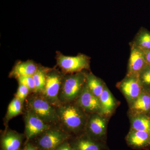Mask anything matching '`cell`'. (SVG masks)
Segmentation results:
<instances>
[{
    "label": "cell",
    "instance_id": "23",
    "mask_svg": "<svg viewBox=\"0 0 150 150\" xmlns=\"http://www.w3.org/2000/svg\"><path fill=\"white\" fill-rule=\"evenodd\" d=\"M139 78L144 90L150 91V65L143 70Z\"/></svg>",
    "mask_w": 150,
    "mask_h": 150
},
{
    "label": "cell",
    "instance_id": "24",
    "mask_svg": "<svg viewBox=\"0 0 150 150\" xmlns=\"http://www.w3.org/2000/svg\"><path fill=\"white\" fill-rule=\"evenodd\" d=\"M18 84H22L29 89L30 93H34L35 91V85L32 76L20 77L16 79Z\"/></svg>",
    "mask_w": 150,
    "mask_h": 150
},
{
    "label": "cell",
    "instance_id": "19",
    "mask_svg": "<svg viewBox=\"0 0 150 150\" xmlns=\"http://www.w3.org/2000/svg\"><path fill=\"white\" fill-rule=\"evenodd\" d=\"M130 117L131 129L150 133V118L147 115L139 114L130 115Z\"/></svg>",
    "mask_w": 150,
    "mask_h": 150
},
{
    "label": "cell",
    "instance_id": "15",
    "mask_svg": "<svg viewBox=\"0 0 150 150\" xmlns=\"http://www.w3.org/2000/svg\"><path fill=\"white\" fill-rule=\"evenodd\" d=\"M150 110V91L144 90L139 97L130 105V115H146Z\"/></svg>",
    "mask_w": 150,
    "mask_h": 150
},
{
    "label": "cell",
    "instance_id": "4",
    "mask_svg": "<svg viewBox=\"0 0 150 150\" xmlns=\"http://www.w3.org/2000/svg\"><path fill=\"white\" fill-rule=\"evenodd\" d=\"M72 137L59 125H54L30 142L39 150H55L61 144Z\"/></svg>",
    "mask_w": 150,
    "mask_h": 150
},
{
    "label": "cell",
    "instance_id": "1",
    "mask_svg": "<svg viewBox=\"0 0 150 150\" xmlns=\"http://www.w3.org/2000/svg\"><path fill=\"white\" fill-rule=\"evenodd\" d=\"M58 125L72 137L84 133L89 114L77 104L76 101L56 106Z\"/></svg>",
    "mask_w": 150,
    "mask_h": 150
},
{
    "label": "cell",
    "instance_id": "22",
    "mask_svg": "<svg viewBox=\"0 0 150 150\" xmlns=\"http://www.w3.org/2000/svg\"><path fill=\"white\" fill-rule=\"evenodd\" d=\"M50 68L38 65L36 71L32 76L35 85L34 93L40 94L43 91L46 84V75Z\"/></svg>",
    "mask_w": 150,
    "mask_h": 150
},
{
    "label": "cell",
    "instance_id": "13",
    "mask_svg": "<svg viewBox=\"0 0 150 150\" xmlns=\"http://www.w3.org/2000/svg\"><path fill=\"white\" fill-rule=\"evenodd\" d=\"M25 138L24 134L6 128L1 136V150H21Z\"/></svg>",
    "mask_w": 150,
    "mask_h": 150
},
{
    "label": "cell",
    "instance_id": "8",
    "mask_svg": "<svg viewBox=\"0 0 150 150\" xmlns=\"http://www.w3.org/2000/svg\"><path fill=\"white\" fill-rule=\"evenodd\" d=\"M23 117L25 137L24 144L31 141L52 126L46 124L33 112L27 109H25Z\"/></svg>",
    "mask_w": 150,
    "mask_h": 150
},
{
    "label": "cell",
    "instance_id": "3",
    "mask_svg": "<svg viewBox=\"0 0 150 150\" xmlns=\"http://www.w3.org/2000/svg\"><path fill=\"white\" fill-rule=\"evenodd\" d=\"M25 103V109L33 112L46 124L58 125L56 107L40 95L30 94Z\"/></svg>",
    "mask_w": 150,
    "mask_h": 150
},
{
    "label": "cell",
    "instance_id": "21",
    "mask_svg": "<svg viewBox=\"0 0 150 150\" xmlns=\"http://www.w3.org/2000/svg\"><path fill=\"white\" fill-rule=\"evenodd\" d=\"M23 104L15 97L9 104L7 111L4 118V123L6 128H8V123L12 118L20 115L23 111Z\"/></svg>",
    "mask_w": 150,
    "mask_h": 150
},
{
    "label": "cell",
    "instance_id": "27",
    "mask_svg": "<svg viewBox=\"0 0 150 150\" xmlns=\"http://www.w3.org/2000/svg\"><path fill=\"white\" fill-rule=\"evenodd\" d=\"M21 150H39L30 142L24 144V147Z\"/></svg>",
    "mask_w": 150,
    "mask_h": 150
},
{
    "label": "cell",
    "instance_id": "14",
    "mask_svg": "<svg viewBox=\"0 0 150 150\" xmlns=\"http://www.w3.org/2000/svg\"><path fill=\"white\" fill-rule=\"evenodd\" d=\"M127 145L137 150H149L150 149V133L146 131L130 129L126 137Z\"/></svg>",
    "mask_w": 150,
    "mask_h": 150
},
{
    "label": "cell",
    "instance_id": "20",
    "mask_svg": "<svg viewBox=\"0 0 150 150\" xmlns=\"http://www.w3.org/2000/svg\"><path fill=\"white\" fill-rule=\"evenodd\" d=\"M131 43L142 51L150 50V31L142 28Z\"/></svg>",
    "mask_w": 150,
    "mask_h": 150
},
{
    "label": "cell",
    "instance_id": "9",
    "mask_svg": "<svg viewBox=\"0 0 150 150\" xmlns=\"http://www.w3.org/2000/svg\"><path fill=\"white\" fill-rule=\"evenodd\" d=\"M117 87L123 93L129 105L133 103L144 90L139 78L127 75L118 83Z\"/></svg>",
    "mask_w": 150,
    "mask_h": 150
},
{
    "label": "cell",
    "instance_id": "2",
    "mask_svg": "<svg viewBox=\"0 0 150 150\" xmlns=\"http://www.w3.org/2000/svg\"><path fill=\"white\" fill-rule=\"evenodd\" d=\"M86 76L87 73L84 71L65 74L59 95L61 104L77 99L86 85Z\"/></svg>",
    "mask_w": 150,
    "mask_h": 150
},
{
    "label": "cell",
    "instance_id": "7",
    "mask_svg": "<svg viewBox=\"0 0 150 150\" xmlns=\"http://www.w3.org/2000/svg\"><path fill=\"white\" fill-rule=\"evenodd\" d=\"M107 120L101 113L89 114L84 133L92 139L105 142L107 134Z\"/></svg>",
    "mask_w": 150,
    "mask_h": 150
},
{
    "label": "cell",
    "instance_id": "17",
    "mask_svg": "<svg viewBox=\"0 0 150 150\" xmlns=\"http://www.w3.org/2000/svg\"><path fill=\"white\" fill-rule=\"evenodd\" d=\"M99 99L101 108L100 113L105 117H109L115 110L116 103L106 85Z\"/></svg>",
    "mask_w": 150,
    "mask_h": 150
},
{
    "label": "cell",
    "instance_id": "12",
    "mask_svg": "<svg viewBox=\"0 0 150 150\" xmlns=\"http://www.w3.org/2000/svg\"><path fill=\"white\" fill-rule=\"evenodd\" d=\"M76 102L89 115L92 113H101V105L99 98L90 91L86 84Z\"/></svg>",
    "mask_w": 150,
    "mask_h": 150
},
{
    "label": "cell",
    "instance_id": "11",
    "mask_svg": "<svg viewBox=\"0 0 150 150\" xmlns=\"http://www.w3.org/2000/svg\"><path fill=\"white\" fill-rule=\"evenodd\" d=\"M69 142L74 150H109L105 142L93 139L85 133L72 137Z\"/></svg>",
    "mask_w": 150,
    "mask_h": 150
},
{
    "label": "cell",
    "instance_id": "6",
    "mask_svg": "<svg viewBox=\"0 0 150 150\" xmlns=\"http://www.w3.org/2000/svg\"><path fill=\"white\" fill-rule=\"evenodd\" d=\"M57 65L64 74H72L90 69V58L83 54H79L76 56L64 55L57 52L56 57Z\"/></svg>",
    "mask_w": 150,
    "mask_h": 150
},
{
    "label": "cell",
    "instance_id": "5",
    "mask_svg": "<svg viewBox=\"0 0 150 150\" xmlns=\"http://www.w3.org/2000/svg\"><path fill=\"white\" fill-rule=\"evenodd\" d=\"M64 74L56 68H50L46 75V84L40 95L54 106L61 104L59 95Z\"/></svg>",
    "mask_w": 150,
    "mask_h": 150
},
{
    "label": "cell",
    "instance_id": "10",
    "mask_svg": "<svg viewBox=\"0 0 150 150\" xmlns=\"http://www.w3.org/2000/svg\"><path fill=\"white\" fill-rule=\"evenodd\" d=\"M130 46L131 52L126 75L139 78L140 74L148 64L143 51L131 43Z\"/></svg>",
    "mask_w": 150,
    "mask_h": 150
},
{
    "label": "cell",
    "instance_id": "18",
    "mask_svg": "<svg viewBox=\"0 0 150 150\" xmlns=\"http://www.w3.org/2000/svg\"><path fill=\"white\" fill-rule=\"evenodd\" d=\"M86 85L90 91L99 98L104 89L105 84L102 80L92 73H89L87 74Z\"/></svg>",
    "mask_w": 150,
    "mask_h": 150
},
{
    "label": "cell",
    "instance_id": "26",
    "mask_svg": "<svg viewBox=\"0 0 150 150\" xmlns=\"http://www.w3.org/2000/svg\"><path fill=\"white\" fill-rule=\"evenodd\" d=\"M69 140L63 142L55 150H74L71 146Z\"/></svg>",
    "mask_w": 150,
    "mask_h": 150
},
{
    "label": "cell",
    "instance_id": "25",
    "mask_svg": "<svg viewBox=\"0 0 150 150\" xmlns=\"http://www.w3.org/2000/svg\"><path fill=\"white\" fill-rule=\"evenodd\" d=\"M18 84L17 91L15 97L18 98L22 103L23 104H24L25 101L30 93V91L26 86L22 84Z\"/></svg>",
    "mask_w": 150,
    "mask_h": 150
},
{
    "label": "cell",
    "instance_id": "29",
    "mask_svg": "<svg viewBox=\"0 0 150 150\" xmlns=\"http://www.w3.org/2000/svg\"><path fill=\"white\" fill-rule=\"evenodd\" d=\"M147 115H148V116H149V117L150 118V110L149 111V112H148L147 114H146Z\"/></svg>",
    "mask_w": 150,
    "mask_h": 150
},
{
    "label": "cell",
    "instance_id": "28",
    "mask_svg": "<svg viewBox=\"0 0 150 150\" xmlns=\"http://www.w3.org/2000/svg\"><path fill=\"white\" fill-rule=\"evenodd\" d=\"M144 55L145 59L148 64L150 65V50L149 51H142Z\"/></svg>",
    "mask_w": 150,
    "mask_h": 150
},
{
    "label": "cell",
    "instance_id": "16",
    "mask_svg": "<svg viewBox=\"0 0 150 150\" xmlns=\"http://www.w3.org/2000/svg\"><path fill=\"white\" fill-rule=\"evenodd\" d=\"M38 65L32 61H19L15 64L9 77L17 79L20 77L33 76L37 71Z\"/></svg>",
    "mask_w": 150,
    "mask_h": 150
}]
</instances>
